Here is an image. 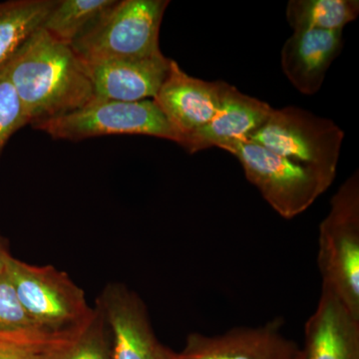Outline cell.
I'll use <instances>...</instances> for the list:
<instances>
[{"instance_id": "cell-5", "label": "cell", "mask_w": 359, "mask_h": 359, "mask_svg": "<svg viewBox=\"0 0 359 359\" xmlns=\"http://www.w3.org/2000/svg\"><path fill=\"white\" fill-rule=\"evenodd\" d=\"M7 273L23 308L45 330L69 332L81 327L93 313L83 289L51 264L36 266L13 257Z\"/></svg>"}, {"instance_id": "cell-22", "label": "cell", "mask_w": 359, "mask_h": 359, "mask_svg": "<svg viewBox=\"0 0 359 359\" xmlns=\"http://www.w3.org/2000/svg\"><path fill=\"white\" fill-rule=\"evenodd\" d=\"M11 257L13 256H11V252H9L7 242L0 235V276L6 273Z\"/></svg>"}, {"instance_id": "cell-9", "label": "cell", "mask_w": 359, "mask_h": 359, "mask_svg": "<svg viewBox=\"0 0 359 359\" xmlns=\"http://www.w3.org/2000/svg\"><path fill=\"white\" fill-rule=\"evenodd\" d=\"M222 84L190 76L172 59L168 76L153 101L178 135L182 148L218 112Z\"/></svg>"}, {"instance_id": "cell-19", "label": "cell", "mask_w": 359, "mask_h": 359, "mask_svg": "<svg viewBox=\"0 0 359 359\" xmlns=\"http://www.w3.org/2000/svg\"><path fill=\"white\" fill-rule=\"evenodd\" d=\"M69 332L53 334L40 327L23 308L7 271L0 276V334L51 340Z\"/></svg>"}, {"instance_id": "cell-20", "label": "cell", "mask_w": 359, "mask_h": 359, "mask_svg": "<svg viewBox=\"0 0 359 359\" xmlns=\"http://www.w3.org/2000/svg\"><path fill=\"white\" fill-rule=\"evenodd\" d=\"M27 125L20 97L6 72L0 69V158L13 135Z\"/></svg>"}, {"instance_id": "cell-6", "label": "cell", "mask_w": 359, "mask_h": 359, "mask_svg": "<svg viewBox=\"0 0 359 359\" xmlns=\"http://www.w3.org/2000/svg\"><path fill=\"white\" fill-rule=\"evenodd\" d=\"M32 127L53 140L78 142L111 135H143L180 144L178 135L153 100L120 102L94 98L74 112Z\"/></svg>"}, {"instance_id": "cell-11", "label": "cell", "mask_w": 359, "mask_h": 359, "mask_svg": "<svg viewBox=\"0 0 359 359\" xmlns=\"http://www.w3.org/2000/svg\"><path fill=\"white\" fill-rule=\"evenodd\" d=\"M171 62L172 59L161 53L150 57L111 59L82 65L93 87L94 98L139 102L155 98Z\"/></svg>"}, {"instance_id": "cell-15", "label": "cell", "mask_w": 359, "mask_h": 359, "mask_svg": "<svg viewBox=\"0 0 359 359\" xmlns=\"http://www.w3.org/2000/svg\"><path fill=\"white\" fill-rule=\"evenodd\" d=\"M55 0L0 1V69L30 35L41 27Z\"/></svg>"}, {"instance_id": "cell-21", "label": "cell", "mask_w": 359, "mask_h": 359, "mask_svg": "<svg viewBox=\"0 0 359 359\" xmlns=\"http://www.w3.org/2000/svg\"><path fill=\"white\" fill-rule=\"evenodd\" d=\"M74 330L51 340L0 334V359H49L52 349Z\"/></svg>"}, {"instance_id": "cell-1", "label": "cell", "mask_w": 359, "mask_h": 359, "mask_svg": "<svg viewBox=\"0 0 359 359\" xmlns=\"http://www.w3.org/2000/svg\"><path fill=\"white\" fill-rule=\"evenodd\" d=\"M1 69L20 97L30 126L69 114L94 100L91 82L70 45L41 28Z\"/></svg>"}, {"instance_id": "cell-16", "label": "cell", "mask_w": 359, "mask_h": 359, "mask_svg": "<svg viewBox=\"0 0 359 359\" xmlns=\"http://www.w3.org/2000/svg\"><path fill=\"white\" fill-rule=\"evenodd\" d=\"M358 0H292L287 20L294 30L318 29L342 32L358 18Z\"/></svg>"}, {"instance_id": "cell-2", "label": "cell", "mask_w": 359, "mask_h": 359, "mask_svg": "<svg viewBox=\"0 0 359 359\" xmlns=\"http://www.w3.org/2000/svg\"><path fill=\"white\" fill-rule=\"evenodd\" d=\"M169 4V0H115L71 48L84 63L159 55L160 28Z\"/></svg>"}, {"instance_id": "cell-18", "label": "cell", "mask_w": 359, "mask_h": 359, "mask_svg": "<svg viewBox=\"0 0 359 359\" xmlns=\"http://www.w3.org/2000/svg\"><path fill=\"white\" fill-rule=\"evenodd\" d=\"M49 359H112L109 328L98 306L81 327L52 349Z\"/></svg>"}, {"instance_id": "cell-13", "label": "cell", "mask_w": 359, "mask_h": 359, "mask_svg": "<svg viewBox=\"0 0 359 359\" xmlns=\"http://www.w3.org/2000/svg\"><path fill=\"white\" fill-rule=\"evenodd\" d=\"M304 339V359H359V320L327 289L321 287Z\"/></svg>"}, {"instance_id": "cell-8", "label": "cell", "mask_w": 359, "mask_h": 359, "mask_svg": "<svg viewBox=\"0 0 359 359\" xmlns=\"http://www.w3.org/2000/svg\"><path fill=\"white\" fill-rule=\"evenodd\" d=\"M96 306L109 328L112 359H164V346L158 341L138 294L124 283H108Z\"/></svg>"}, {"instance_id": "cell-10", "label": "cell", "mask_w": 359, "mask_h": 359, "mask_svg": "<svg viewBox=\"0 0 359 359\" xmlns=\"http://www.w3.org/2000/svg\"><path fill=\"white\" fill-rule=\"evenodd\" d=\"M283 320L262 327H236L209 337L192 332L178 359H294L301 349L280 332Z\"/></svg>"}, {"instance_id": "cell-3", "label": "cell", "mask_w": 359, "mask_h": 359, "mask_svg": "<svg viewBox=\"0 0 359 359\" xmlns=\"http://www.w3.org/2000/svg\"><path fill=\"white\" fill-rule=\"evenodd\" d=\"M318 266L327 289L359 320V174L354 172L330 201L320 226Z\"/></svg>"}, {"instance_id": "cell-17", "label": "cell", "mask_w": 359, "mask_h": 359, "mask_svg": "<svg viewBox=\"0 0 359 359\" xmlns=\"http://www.w3.org/2000/svg\"><path fill=\"white\" fill-rule=\"evenodd\" d=\"M115 0H55L41 29L62 43L70 45L97 16Z\"/></svg>"}, {"instance_id": "cell-24", "label": "cell", "mask_w": 359, "mask_h": 359, "mask_svg": "<svg viewBox=\"0 0 359 359\" xmlns=\"http://www.w3.org/2000/svg\"><path fill=\"white\" fill-rule=\"evenodd\" d=\"M294 359H304V353H302V349L301 351H299V354H297V358H295Z\"/></svg>"}, {"instance_id": "cell-12", "label": "cell", "mask_w": 359, "mask_h": 359, "mask_svg": "<svg viewBox=\"0 0 359 359\" xmlns=\"http://www.w3.org/2000/svg\"><path fill=\"white\" fill-rule=\"evenodd\" d=\"M273 109L269 104L223 81L218 112L204 128L190 137L184 149L194 154L205 149H221L233 142L248 141L268 121Z\"/></svg>"}, {"instance_id": "cell-14", "label": "cell", "mask_w": 359, "mask_h": 359, "mask_svg": "<svg viewBox=\"0 0 359 359\" xmlns=\"http://www.w3.org/2000/svg\"><path fill=\"white\" fill-rule=\"evenodd\" d=\"M341 48L342 32L294 30L280 53L283 72L299 93L314 95Z\"/></svg>"}, {"instance_id": "cell-23", "label": "cell", "mask_w": 359, "mask_h": 359, "mask_svg": "<svg viewBox=\"0 0 359 359\" xmlns=\"http://www.w3.org/2000/svg\"><path fill=\"white\" fill-rule=\"evenodd\" d=\"M164 359H178L177 358V353H174L172 349L168 348L164 346Z\"/></svg>"}, {"instance_id": "cell-4", "label": "cell", "mask_w": 359, "mask_h": 359, "mask_svg": "<svg viewBox=\"0 0 359 359\" xmlns=\"http://www.w3.org/2000/svg\"><path fill=\"white\" fill-rule=\"evenodd\" d=\"M221 149L240 161L250 183L285 219L306 211L335 178L334 175L287 159L252 142H233Z\"/></svg>"}, {"instance_id": "cell-7", "label": "cell", "mask_w": 359, "mask_h": 359, "mask_svg": "<svg viewBox=\"0 0 359 359\" xmlns=\"http://www.w3.org/2000/svg\"><path fill=\"white\" fill-rule=\"evenodd\" d=\"M344 138V131L332 120L287 106L273 109L245 142L335 176Z\"/></svg>"}]
</instances>
